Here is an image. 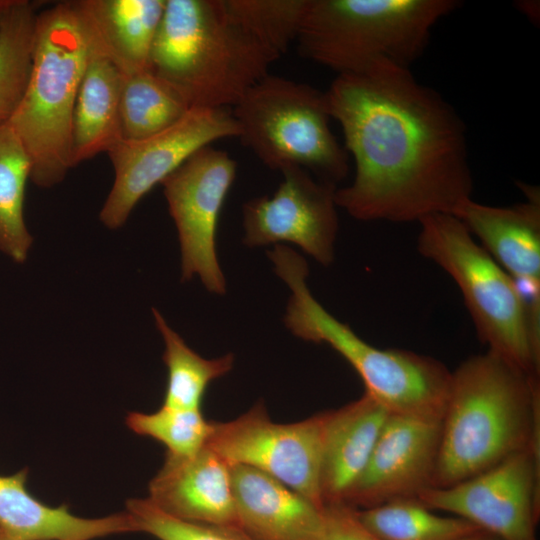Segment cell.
Returning a JSON list of instances; mask_svg holds the SVG:
<instances>
[{"label":"cell","mask_w":540,"mask_h":540,"mask_svg":"<svg viewBox=\"0 0 540 540\" xmlns=\"http://www.w3.org/2000/svg\"><path fill=\"white\" fill-rule=\"evenodd\" d=\"M325 95L355 163L337 207L361 221L409 223L454 215L472 198L466 125L410 68L379 62L337 75Z\"/></svg>","instance_id":"obj_1"},{"label":"cell","mask_w":540,"mask_h":540,"mask_svg":"<svg viewBox=\"0 0 540 540\" xmlns=\"http://www.w3.org/2000/svg\"><path fill=\"white\" fill-rule=\"evenodd\" d=\"M538 425L539 377L489 350L467 358L452 372L432 487L456 484L528 449Z\"/></svg>","instance_id":"obj_2"},{"label":"cell","mask_w":540,"mask_h":540,"mask_svg":"<svg viewBox=\"0 0 540 540\" xmlns=\"http://www.w3.org/2000/svg\"><path fill=\"white\" fill-rule=\"evenodd\" d=\"M277 59L232 19L223 0H166L150 70L191 108H225Z\"/></svg>","instance_id":"obj_3"},{"label":"cell","mask_w":540,"mask_h":540,"mask_svg":"<svg viewBox=\"0 0 540 540\" xmlns=\"http://www.w3.org/2000/svg\"><path fill=\"white\" fill-rule=\"evenodd\" d=\"M275 272L291 291L285 325L295 336L337 351L359 374L365 393L390 415L442 420L452 377L443 363L409 350L377 348L360 338L314 298L301 257L280 259Z\"/></svg>","instance_id":"obj_4"},{"label":"cell","mask_w":540,"mask_h":540,"mask_svg":"<svg viewBox=\"0 0 540 540\" xmlns=\"http://www.w3.org/2000/svg\"><path fill=\"white\" fill-rule=\"evenodd\" d=\"M90 51L73 1L36 15L27 86L8 121L30 157V180L39 187L58 184L72 167V116Z\"/></svg>","instance_id":"obj_5"},{"label":"cell","mask_w":540,"mask_h":540,"mask_svg":"<svg viewBox=\"0 0 540 540\" xmlns=\"http://www.w3.org/2000/svg\"><path fill=\"white\" fill-rule=\"evenodd\" d=\"M456 0H309L297 38L301 55L337 73L361 74L379 62L410 68L433 27Z\"/></svg>","instance_id":"obj_6"},{"label":"cell","mask_w":540,"mask_h":540,"mask_svg":"<svg viewBox=\"0 0 540 540\" xmlns=\"http://www.w3.org/2000/svg\"><path fill=\"white\" fill-rule=\"evenodd\" d=\"M419 253L457 284L477 335L492 351L530 376L540 374V325L515 282L452 214L419 222Z\"/></svg>","instance_id":"obj_7"},{"label":"cell","mask_w":540,"mask_h":540,"mask_svg":"<svg viewBox=\"0 0 540 540\" xmlns=\"http://www.w3.org/2000/svg\"><path fill=\"white\" fill-rule=\"evenodd\" d=\"M232 115L241 142L269 168L300 167L334 185L348 174V153L330 128L325 92L268 73Z\"/></svg>","instance_id":"obj_8"},{"label":"cell","mask_w":540,"mask_h":540,"mask_svg":"<svg viewBox=\"0 0 540 540\" xmlns=\"http://www.w3.org/2000/svg\"><path fill=\"white\" fill-rule=\"evenodd\" d=\"M325 412L293 423L270 419L262 402L228 422H212L207 445L230 466L264 472L324 508L321 466Z\"/></svg>","instance_id":"obj_9"},{"label":"cell","mask_w":540,"mask_h":540,"mask_svg":"<svg viewBox=\"0 0 540 540\" xmlns=\"http://www.w3.org/2000/svg\"><path fill=\"white\" fill-rule=\"evenodd\" d=\"M239 137V126L225 108H191L169 128L140 140H121L107 153L114 182L100 211L109 229L121 227L138 202L199 149Z\"/></svg>","instance_id":"obj_10"},{"label":"cell","mask_w":540,"mask_h":540,"mask_svg":"<svg viewBox=\"0 0 540 540\" xmlns=\"http://www.w3.org/2000/svg\"><path fill=\"white\" fill-rule=\"evenodd\" d=\"M416 498L499 540H537L540 457L529 447L456 484L427 488Z\"/></svg>","instance_id":"obj_11"},{"label":"cell","mask_w":540,"mask_h":540,"mask_svg":"<svg viewBox=\"0 0 540 540\" xmlns=\"http://www.w3.org/2000/svg\"><path fill=\"white\" fill-rule=\"evenodd\" d=\"M236 162L223 150L205 146L161 183L178 232L182 279L198 276L215 294L226 292L216 236L219 216L236 176Z\"/></svg>","instance_id":"obj_12"},{"label":"cell","mask_w":540,"mask_h":540,"mask_svg":"<svg viewBox=\"0 0 540 540\" xmlns=\"http://www.w3.org/2000/svg\"><path fill=\"white\" fill-rule=\"evenodd\" d=\"M281 173L283 180L272 196L244 204V244L293 243L328 266L334 260L338 231L336 185L315 180L300 167H286Z\"/></svg>","instance_id":"obj_13"},{"label":"cell","mask_w":540,"mask_h":540,"mask_svg":"<svg viewBox=\"0 0 540 540\" xmlns=\"http://www.w3.org/2000/svg\"><path fill=\"white\" fill-rule=\"evenodd\" d=\"M441 421L389 415L370 459L344 503L366 509L416 498L432 487Z\"/></svg>","instance_id":"obj_14"},{"label":"cell","mask_w":540,"mask_h":540,"mask_svg":"<svg viewBox=\"0 0 540 540\" xmlns=\"http://www.w3.org/2000/svg\"><path fill=\"white\" fill-rule=\"evenodd\" d=\"M526 200L499 207L463 202L456 216L515 282L534 321L540 325V194L520 185Z\"/></svg>","instance_id":"obj_15"},{"label":"cell","mask_w":540,"mask_h":540,"mask_svg":"<svg viewBox=\"0 0 540 540\" xmlns=\"http://www.w3.org/2000/svg\"><path fill=\"white\" fill-rule=\"evenodd\" d=\"M148 491L147 499L174 518L238 526L231 467L208 446L191 456L166 453Z\"/></svg>","instance_id":"obj_16"},{"label":"cell","mask_w":540,"mask_h":540,"mask_svg":"<svg viewBox=\"0 0 540 540\" xmlns=\"http://www.w3.org/2000/svg\"><path fill=\"white\" fill-rule=\"evenodd\" d=\"M238 526L255 540H317L323 508L281 481L245 465H232Z\"/></svg>","instance_id":"obj_17"},{"label":"cell","mask_w":540,"mask_h":540,"mask_svg":"<svg viewBox=\"0 0 540 540\" xmlns=\"http://www.w3.org/2000/svg\"><path fill=\"white\" fill-rule=\"evenodd\" d=\"M91 46L123 76L150 70L166 0L73 1Z\"/></svg>","instance_id":"obj_18"},{"label":"cell","mask_w":540,"mask_h":540,"mask_svg":"<svg viewBox=\"0 0 540 540\" xmlns=\"http://www.w3.org/2000/svg\"><path fill=\"white\" fill-rule=\"evenodd\" d=\"M390 414L371 396L325 411L321 494L324 506L344 503L365 469Z\"/></svg>","instance_id":"obj_19"},{"label":"cell","mask_w":540,"mask_h":540,"mask_svg":"<svg viewBox=\"0 0 540 540\" xmlns=\"http://www.w3.org/2000/svg\"><path fill=\"white\" fill-rule=\"evenodd\" d=\"M27 476V469L0 475V527L16 540H95L137 532L127 511L83 518L65 505H46L27 490Z\"/></svg>","instance_id":"obj_20"},{"label":"cell","mask_w":540,"mask_h":540,"mask_svg":"<svg viewBox=\"0 0 540 540\" xmlns=\"http://www.w3.org/2000/svg\"><path fill=\"white\" fill-rule=\"evenodd\" d=\"M122 80L123 75L115 65L91 46L72 116V167L108 152L122 140Z\"/></svg>","instance_id":"obj_21"},{"label":"cell","mask_w":540,"mask_h":540,"mask_svg":"<svg viewBox=\"0 0 540 540\" xmlns=\"http://www.w3.org/2000/svg\"><path fill=\"white\" fill-rule=\"evenodd\" d=\"M31 169L30 157L9 121L0 122V252L16 263L26 261L33 241L24 219Z\"/></svg>","instance_id":"obj_22"},{"label":"cell","mask_w":540,"mask_h":540,"mask_svg":"<svg viewBox=\"0 0 540 540\" xmlns=\"http://www.w3.org/2000/svg\"><path fill=\"white\" fill-rule=\"evenodd\" d=\"M187 101L151 70L123 76L120 96L122 140L155 135L182 119Z\"/></svg>","instance_id":"obj_23"},{"label":"cell","mask_w":540,"mask_h":540,"mask_svg":"<svg viewBox=\"0 0 540 540\" xmlns=\"http://www.w3.org/2000/svg\"><path fill=\"white\" fill-rule=\"evenodd\" d=\"M155 324L164 341L163 361L167 367V386L163 405L179 409H201L209 384L233 367L234 356L206 359L193 351L174 331L162 314L152 309Z\"/></svg>","instance_id":"obj_24"},{"label":"cell","mask_w":540,"mask_h":540,"mask_svg":"<svg viewBox=\"0 0 540 540\" xmlns=\"http://www.w3.org/2000/svg\"><path fill=\"white\" fill-rule=\"evenodd\" d=\"M360 521L380 540H459L483 532L457 516H440L417 498L356 509Z\"/></svg>","instance_id":"obj_25"},{"label":"cell","mask_w":540,"mask_h":540,"mask_svg":"<svg viewBox=\"0 0 540 540\" xmlns=\"http://www.w3.org/2000/svg\"><path fill=\"white\" fill-rule=\"evenodd\" d=\"M36 15L26 0H7L0 10V122L11 118L25 92Z\"/></svg>","instance_id":"obj_26"},{"label":"cell","mask_w":540,"mask_h":540,"mask_svg":"<svg viewBox=\"0 0 540 540\" xmlns=\"http://www.w3.org/2000/svg\"><path fill=\"white\" fill-rule=\"evenodd\" d=\"M232 19L275 57L297 40L309 0H223Z\"/></svg>","instance_id":"obj_27"},{"label":"cell","mask_w":540,"mask_h":540,"mask_svg":"<svg viewBox=\"0 0 540 540\" xmlns=\"http://www.w3.org/2000/svg\"><path fill=\"white\" fill-rule=\"evenodd\" d=\"M127 426L136 434L151 437L174 456H191L207 445L212 422L201 409H179L162 405L152 413L130 412Z\"/></svg>","instance_id":"obj_28"},{"label":"cell","mask_w":540,"mask_h":540,"mask_svg":"<svg viewBox=\"0 0 540 540\" xmlns=\"http://www.w3.org/2000/svg\"><path fill=\"white\" fill-rule=\"evenodd\" d=\"M137 532L157 540H255L238 526L208 525L186 522L167 515L147 498H134L126 503Z\"/></svg>","instance_id":"obj_29"},{"label":"cell","mask_w":540,"mask_h":540,"mask_svg":"<svg viewBox=\"0 0 540 540\" xmlns=\"http://www.w3.org/2000/svg\"><path fill=\"white\" fill-rule=\"evenodd\" d=\"M317 540H380L360 521L357 510L345 503L327 504Z\"/></svg>","instance_id":"obj_30"},{"label":"cell","mask_w":540,"mask_h":540,"mask_svg":"<svg viewBox=\"0 0 540 540\" xmlns=\"http://www.w3.org/2000/svg\"><path fill=\"white\" fill-rule=\"evenodd\" d=\"M459 540H499L491 535H488L484 532H478V533H475V534H472V535H469L467 537H464L462 539H459Z\"/></svg>","instance_id":"obj_31"},{"label":"cell","mask_w":540,"mask_h":540,"mask_svg":"<svg viewBox=\"0 0 540 540\" xmlns=\"http://www.w3.org/2000/svg\"><path fill=\"white\" fill-rule=\"evenodd\" d=\"M0 540H16L0 527Z\"/></svg>","instance_id":"obj_32"},{"label":"cell","mask_w":540,"mask_h":540,"mask_svg":"<svg viewBox=\"0 0 540 540\" xmlns=\"http://www.w3.org/2000/svg\"><path fill=\"white\" fill-rule=\"evenodd\" d=\"M7 0H0V10L3 8Z\"/></svg>","instance_id":"obj_33"}]
</instances>
